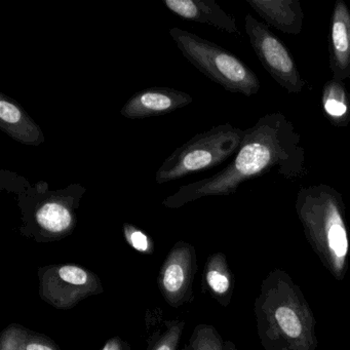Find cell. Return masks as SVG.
Wrapping results in <instances>:
<instances>
[{"mask_svg":"<svg viewBox=\"0 0 350 350\" xmlns=\"http://www.w3.org/2000/svg\"><path fill=\"white\" fill-rule=\"evenodd\" d=\"M163 5L181 19L206 24L227 33L241 36L237 20L215 0H163Z\"/></svg>","mask_w":350,"mask_h":350,"instance_id":"7c38bea8","label":"cell"},{"mask_svg":"<svg viewBox=\"0 0 350 350\" xmlns=\"http://www.w3.org/2000/svg\"><path fill=\"white\" fill-rule=\"evenodd\" d=\"M321 106L329 124L336 128H346L350 124V94L344 81L332 79L323 85Z\"/></svg>","mask_w":350,"mask_h":350,"instance_id":"2e32d148","label":"cell"},{"mask_svg":"<svg viewBox=\"0 0 350 350\" xmlns=\"http://www.w3.org/2000/svg\"><path fill=\"white\" fill-rule=\"evenodd\" d=\"M329 63L332 79L350 81V10L336 0L329 23Z\"/></svg>","mask_w":350,"mask_h":350,"instance_id":"8fae6325","label":"cell"},{"mask_svg":"<svg viewBox=\"0 0 350 350\" xmlns=\"http://www.w3.org/2000/svg\"><path fill=\"white\" fill-rule=\"evenodd\" d=\"M224 343L214 325L200 323L192 332L189 347L191 350H225Z\"/></svg>","mask_w":350,"mask_h":350,"instance_id":"ac0fdd59","label":"cell"},{"mask_svg":"<svg viewBox=\"0 0 350 350\" xmlns=\"http://www.w3.org/2000/svg\"><path fill=\"white\" fill-rule=\"evenodd\" d=\"M0 130L27 146L38 147L46 141L42 128L19 102L5 93H0Z\"/></svg>","mask_w":350,"mask_h":350,"instance_id":"4fadbf2b","label":"cell"},{"mask_svg":"<svg viewBox=\"0 0 350 350\" xmlns=\"http://www.w3.org/2000/svg\"><path fill=\"white\" fill-rule=\"evenodd\" d=\"M25 350H61L60 346L44 334L26 329L24 339Z\"/></svg>","mask_w":350,"mask_h":350,"instance_id":"44dd1931","label":"cell"},{"mask_svg":"<svg viewBox=\"0 0 350 350\" xmlns=\"http://www.w3.org/2000/svg\"><path fill=\"white\" fill-rule=\"evenodd\" d=\"M124 239L126 243L138 253L143 255H152L154 253L155 245L148 233L131 223H124L122 226Z\"/></svg>","mask_w":350,"mask_h":350,"instance_id":"d6986e66","label":"cell"},{"mask_svg":"<svg viewBox=\"0 0 350 350\" xmlns=\"http://www.w3.org/2000/svg\"><path fill=\"white\" fill-rule=\"evenodd\" d=\"M0 188L15 194L21 213L19 230L36 243L62 241L75 232L77 210L87 189L81 184H70L63 189H51L46 181L33 185L26 178L11 171L0 172Z\"/></svg>","mask_w":350,"mask_h":350,"instance_id":"3957f363","label":"cell"},{"mask_svg":"<svg viewBox=\"0 0 350 350\" xmlns=\"http://www.w3.org/2000/svg\"><path fill=\"white\" fill-rule=\"evenodd\" d=\"M185 321L180 319L165 321V329L153 336L147 350H178Z\"/></svg>","mask_w":350,"mask_h":350,"instance_id":"e0dca14e","label":"cell"},{"mask_svg":"<svg viewBox=\"0 0 350 350\" xmlns=\"http://www.w3.org/2000/svg\"><path fill=\"white\" fill-rule=\"evenodd\" d=\"M38 294L59 310H70L81 301L104 292L97 273L77 264H51L38 270Z\"/></svg>","mask_w":350,"mask_h":350,"instance_id":"52a82bcc","label":"cell"},{"mask_svg":"<svg viewBox=\"0 0 350 350\" xmlns=\"http://www.w3.org/2000/svg\"><path fill=\"white\" fill-rule=\"evenodd\" d=\"M193 98L185 92L167 87H154L137 92L120 110L128 120H144L167 116L180 108L186 107Z\"/></svg>","mask_w":350,"mask_h":350,"instance_id":"30bf717a","label":"cell"},{"mask_svg":"<svg viewBox=\"0 0 350 350\" xmlns=\"http://www.w3.org/2000/svg\"><path fill=\"white\" fill-rule=\"evenodd\" d=\"M305 237L323 267L344 280L349 265L350 237L343 196L327 184L302 186L295 202Z\"/></svg>","mask_w":350,"mask_h":350,"instance_id":"277c9868","label":"cell"},{"mask_svg":"<svg viewBox=\"0 0 350 350\" xmlns=\"http://www.w3.org/2000/svg\"><path fill=\"white\" fill-rule=\"evenodd\" d=\"M273 172L288 181L308 174L300 134L280 111L265 114L245 130L234 159L222 171L181 186L163 204L175 210L200 198L229 196L245 182Z\"/></svg>","mask_w":350,"mask_h":350,"instance_id":"6da1fadb","label":"cell"},{"mask_svg":"<svg viewBox=\"0 0 350 350\" xmlns=\"http://www.w3.org/2000/svg\"><path fill=\"white\" fill-rule=\"evenodd\" d=\"M26 327L19 323H12L3 329L0 336V350H25Z\"/></svg>","mask_w":350,"mask_h":350,"instance_id":"ffe728a7","label":"cell"},{"mask_svg":"<svg viewBox=\"0 0 350 350\" xmlns=\"http://www.w3.org/2000/svg\"><path fill=\"white\" fill-rule=\"evenodd\" d=\"M101 350H134L126 340L116 336L110 338L104 344Z\"/></svg>","mask_w":350,"mask_h":350,"instance_id":"7402d4cb","label":"cell"},{"mask_svg":"<svg viewBox=\"0 0 350 350\" xmlns=\"http://www.w3.org/2000/svg\"><path fill=\"white\" fill-rule=\"evenodd\" d=\"M245 28L256 56L270 77L288 94L301 93L306 81L282 40L253 16H245Z\"/></svg>","mask_w":350,"mask_h":350,"instance_id":"ba28073f","label":"cell"},{"mask_svg":"<svg viewBox=\"0 0 350 350\" xmlns=\"http://www.w3.org/2000/svg\"><path fill=\"white\" fill-rule=\"evenodd\" d=\"M198 269L196 247L186 241H177L167 254L157 278L159 292L170 306L179 308L193 301Z\"/></svg>","mask_w":350,"mask_h":350,"instance_id":"9c48e42d","label":"cell"},{"mask_svg":"<svg viewBox=\"0 0 350 350\" xmlns=\"http://www.w3.org/2000/svg\"><path fill=\"white\" fill-rule=\"evenodd\" d=\"M267 25L286 34L298 36L304 21V12L298 0H245Z\"/></svg>","mask_w":350,"mask_h":350,"instance_id":"5bb4252c","label":"cell"},{"mask_svg":"<svg viewBox=\"0 0 350 350\" xmlns=\"http://www.w3.org/2000/svg\"><path fill=\"white\" fill-rule=\"evenodd\" d=\"M254 310L264 349H317L314 315L288 272L275 268L265 276Z\"/></svg>","mask_w":350,"mask_h":350,"instance_id":"7a4b0ae2","label":"cell"},{"mask_svg":"<svg viewBox=\"0 0 350 350\" xmlns=\"http://www.w3.org/2000/svg\"><path fill=\"white\" fill-rule=\"evenodd\" d=\"M245 130L229 122L196 135L163 161L155 182L161 185L221 165L237 154Z\"/></svg>","mask_w":350,"mask_h":350,"instance_id":"8992f818","label":"cell"},{"mask_svg":"<svg viewBox=\"0 0 350 350\" xmlns=\"http://www.w3.org/2000/svg\"><path fill=\"white\" fill-rule=\"evenodd\" d=\"M202 288L221 306H229L234 292V276L222 252L212 254L204 264Z\"/></svg>","mask_w":350,"mask_h":350,"instance_id":"9a60e30c","label":"cell"},{"mask_svg":"<svg viewBox=\"0 0 350 350\" xmlns=\"http://www.w3.org/2000/svg\"><path fill=\"white\" fill-rule=\"evenodd\" d=\"M224 348L225 350H239L237 349V345H235L232 341H230V340H227V341H225Z\"/></svg>","mask_w":350,"mask_h":350,"instance_id":"603a6c76","label":"cell"},{"mask_svg":"<svg viewBox=\"0 0 350 350\" xmlns=\"http://www.w3.org/2000/svg\"><path fill=\"white\" fill-rule=\"evenodd\" d=\"M170 36L192 66L227 92L251 97L260 91L256 73L226 49L177 27L170 29Z\"/></svg>","mask_w":350,"mask_h":350,"instance_id":"5b68a950","label":"cell"},{"mask_svg":"<svg viewBox=\"0 0 350 350\" xmlns=\"http://www.w3.org/2000/svg\"><path fill=\"white\" fill-rule=\"evenodd\" d=\"M183 350H191V349H190L189 345H186L185 347L183 348Z\"/></svg>","mask_w":350,"mask_h":350,"instance_id":"cb8c5ba5","label":"cell"}]
</instances>
